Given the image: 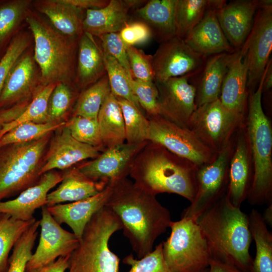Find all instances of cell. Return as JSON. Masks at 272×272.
Returning a JSON list of instances; mask_svg holds the SVG:
<instances>
[{
  "label": "cell",
  "mask_w": 272,
  "mask_h": 272,
  "mask_svg": "<svg viewBox=\"0 0 272 272\" xmlns=\"http://www.w3.org/2000/svg\"><path fill=\"white\" fill-rule=\"evenodd\" d=\"M248 63L240 50L229 64L224 78L219 99L230 112L245 117L247 111L248 92L247 88Z\"/></svg>",
  "instance_id": "25"
},
{
  "label": "cell",
  "mask_w": 272,
  "mask_h": 272,
  "mask_svg": "<svg viewBox=\"0 0 272 272\" xmlns=\"http://www.w3.org/2000/svg\"><path fill=\"white\" fill-rule=\"evenodd\" d=\"M2 126H3V124L1 122H0V131L2 130Z\"/></svg>",
  "instance_id": "56"
},
{
  "label": "cell",
  "mask_w": 272,
  "mask_h": 272,
  "mask_svg": "<svg viewBox=\"0 0 272 272\" xmlns=\"http://www.w3.org/2000/svg\"><path fill=\"white\" fill-rule=\"evenodd\" d=\"M236 133L211 162L198 167L196 195L190 205L184 210L181 217L197 221L205 211L227 194L229 163L234 148Z\"/></svg>",
  "instance_id": "9"
},
{
  "label": "cell",
  "mask_w": 272,
  "mask_h": 272,
  "mask_svg": "<svg viewBox=\"0 0 272 272\" xmlns=\"http://www.w3.org/2000/svg\"><path fill=\"white\" fill-rule=\"evenodd\" d=\"M126 51L132 78L144 82H154L152 55L132 46H126Z\"/></svg>",
  "instance_id": "47"
},
{
  "label": "cell",
  "mask_w": 272,
  "mask_h": 272,
  "mask_svg": "<svg viewBox=\"0 0 272 272\" xmlns=\"http://www.w3.org/2000/svg\"><path fill=\"white\" fill-rule=\"evenodd\" d=\"M66 1L85 11L103 8L109 3V1L107 0H66Z\"/></svg>",
  "instance_id": "51"
},
{
  "label": "cell",
  "mask_w": 272,
  "mask_h": 272,
  "mask_svg": "<svg viewBox=\"0 0 272 272\" xmlns=\"http://www.w3.org/2000/svg\"><path fill=\"white\" fill-rule=\"evenodd\" d=\"M110 92L108 79L106 74L98 81L83 90L79 95L74 116L97 119L101 106Z\"/></svg>",
  "instance_id": "35"
},
{
  "label": "cell",
  "mask_w": 272,
  "mask_h": 272,
  "mask_svg": "<svg viewBox=\"0 0 272 272\" xmlns=\"http://www.w3.org/2000/svg\"><path fill=\"white\" fill-rule=\"evenodd\" d=\"M148 142H125L106 149L95 158L75 168L81 174L104 187L113 185L129 175L135 157Z\"/></svg>",
  "instance_id": "13"
},
{
  "label": "cell",
  "mask_w": 272,
  "mask_h": 272,
  "mask_svg": "<svg viewBox=\"0 0 272 272\" xmlns=\"http://www.w3.org/2000/svg\"><path fill=\"white\" fill-rule=\"evenodd\" d=\"M40 221H36L23 233L14 246L6 272H26L32 255V249L38 235Z\"/></svg>",
  "instance_id": "41"
},
{
  "label": "cell",
  "mask_w": 272,
  "mask_h": 272,
  "mask_svg": "<svg viewBox=\"0 0 272 272\" xmlns=\"http://www.w3.org/2000/svg\"><path fill=\"white\" fill-rule=\"evenodd\" d=\"M56 84L51 83L42 86L22 112L11 121L3 124L0 131V139L6 132L20 124L27 122L37 123L48 122L49 99Z\"/></svg>",
  "instance_id": "34"
},
{
  "label": "cell",
  "mask_w": 272,
  "mask_h": 272,
  "mask_svg": "<svg viewBox=\"0 0 272 272\" xmlns=\"http://www.w3.org/2000/svg\"><path fill=\"white\" fill-rule=\"evenodd\" d=\"M30 35L19 31L12 39L0 58V94L11 69L20 56L30 47Z\"/></svg>",
  "instance_id": "44"
},
{
  "label": "cell",
  "mask_w": 272,
  "mask_h": 272,
  "mask_svg": "<svg viewBox=\"0 0 272 272\" xmlns=\"http://www.w3.org/2000/svg\"><path fill=\"white\" fill-rule=\"evenodd\" d=\"M248 219L256 246V255L250 272H272V234L262 215L256 210L251 211Z\"/></svg>",
  "instance_id": "33"
},
{
  "label": "cell",
  "mask_w": 272,
  "mask_h": 272,
  "mask_svg": "<svg viewBox=\"0 0 272 272\" xmlns=\"http://www.w3.org/2000/svg\"><path fill=\"white\" fill-rule=\"evenodd\" d=\"M60 183L55 190L48 193L46 207L86 199L98 194L106 187L88 179L75 167L63 174Z\"/></svg>",
  "instance_id": "30"
},
{
  "label": "cell",
  "mask_w": 272,
  "mask_h": 272,
  "mask_svg": "<svg viewBox=\"0 0 272 272\" xmlns=\"http://www.w3.org/2000/svg\"><path fill=\"white\" fill-rule=\"evenodd\" d=\"M177 0H151L138 8L140 21L150 28L152 36L160 43L176 36Z\"/></svg>",
  "instance_id": "29"
},
{
  "label": "cell",
  "mask_w": 272,
  "mask_h": 272,
  "mask_svg": "<svg viewBox=\"0 0 272 272\" xmlns=\"http://www.w3.org/2000/svg\"><path fill=\"white\" fill-rule=\"evenodd\" d=\"M209 267H208V268H206V269H205L202 270V271H200V272H209Z\"/></svg>",
  "instance_id": "55"
},
{
  "label": "cell",
  "mask_w": 272,
  "mask_h": 272,
  "mask_svg": "<svg viewBox=\"0 0 272 272\" xmlns=\"http://www.w3.org/2000/svg\"><path fill=\"white\" fill-rule=\"evenodd\" d=\"M245 118L228 111L219 98L198 106L189 119L187 128L217 153L235 134Z\"/></svg>",
  "instance_id": "11"
},
{
  "label": "cell",
  "mask_w": 272,
  "mask_h": 272,
  "mask_svg": "<svg viewBox=\"0 0 272 272\" xmlns=\"http://www.w3.org/2000/svg\"><path fill=\"white\" fill-rule=\"evenodd\" d=\"M264 70L258 87L248 92L245 125L253 166V178L247 198L252 205L272 203V128L261 102Z\"/></svg>",
  "instance_id": "4"
},
{
  "label": "cell",
  "mask_w": 272,
  "mask_h": 272,
  "mask_svg": "<svg viewBox=\"0 0 272 272\" xmlns=\"http://www.w3.org/2000/svg\"><path fill=\"white\" fill-rule=\"evenodd\" d=\"M51 133L0 147V201L20 193L39 180Z\"/></svg>",
  "instance_id": "7"
},
{
  "label": "cell",
  "mask_w": 272,
  "mask_h": 272,
  "mask_svg": "<svg viewBox=\"0 0 272 272\" xmlns=\"http://www.w3.org/2000/svg\"><path fill=\"white\" fill-rule=\"evenodd\" d=\"M264 1L240 0L227 4L216 10L221 29L235 49L241 48L251 29L257 10Z\"/></svg>",
  "instance_id": "20"
},
{
  "label": "cell",
  "mask_w": 272,
  "mask_h": 272,
  "mask_svg": "<svg viewBox=\"0 0 272 272\" xmlns=\"http://www.w3.org/2000/svg\"><path fill=\"white\" fill-rule=\"evenodd\" d=\"M122 230L117 217L105 206L87 224L78 246L69 257V272H119L120 259L109 241Z\"/></svg>",
  "instance_id": "6"
},
{
  "label": "cell",
  "mask_w": 272,
  "mask_h": 272,
  "mask_svg": "<svg viewBox=\"0 0 272 272\" xmlns=\"http://www.w3.org/2000/svg\"><path fill=\"white\" fill-rule=\"evenodd\" d=\"M103 55L111 93L117 97L129 101L141 109L131 85V80L133 78L113 57L103 51Z\"/></svg>",
  "instance_id": "39"
},
{
  "label": "cell",
  "mask_w": 272,
  "mask_h": 272,
  "mask_svg": "<svg viewBox=\"0 0 272 272\" xmlns=\"http://www.w3.org/2000/svg\"><path fill=\"white\" fill-rule=\"evenodd\" d=\"M171 233L162 242L165 263L171 272H200L212 259L205 237L196 221L181 217L171 221Z\"/></svg>",
  "instance_id": "8"
},
{
  "label": "cell",
  "mask_w": 272,
  "mask_h": 272,
  "mask_svg": "<svg viewBox=\"0 0 272 272\" xmlns=\"http://www.w3.org/2000/svg\"><path fill=\"white\" fill-rule=\"evenodd\" d=\"M25 22L33 37V57L40 71L42 85L75 83L79 39L61 33L31 10Z\"/></svg>",
  "instance_id": "5"
},
{
  "label": "cell",
  "mask_w": 272,
  "mask_h": 272,
  "mask_svg": "<svg viewBox=\"0 0 272 272\" xmlns=\"http://www.w3.org/2000/svg\"><path fill=\"white\" fill-rule=\"evenodd\" d=\"M65 125L72 136L78 141L105 150L101 138L97 119L73 116Z\"/></svg>",
  "instance_id": "43"
},
{
  "label": "cell",
  "mask_w": 272,
  "mask_h": 272,
  "mask_svg": "<svg viewBox=\"0 0 272 272\" xmlns=\"http://www.w3.org/2000/svg\"><path fill=\"white\" fill-rule=\"evenodd\" d=\"M106 74L100 44L95 37L84 32L78 41L75 80L76 86L83 90Z\"/></svg>",
  "instance_id": "27"
},
{
  "label": "cell",
  "mask_w": 272,
  "mask_h": 272,
  "mask_svg": "<svg viewBox=\"0 0 272 272\" xmlns=\"http://www.w3.org/2000/svg\"><path fill=\"white\" fill-rule=\"evenodd\" d=\"M207 56L191 49L184 40L175 36L160 43L152 55L154 82L198 73Z\"/></svg>",
  "instance_id": "14"
},
{
  "label": "cell",
  "mask_w": 272,
  "mask_h": 272,
  "mask_svg": "<svg viewBox=\"0 0 272 272\" xmlns=\"http://www.w3.org/2000/svg\"><path fill=\"white\" fill-rule=\"evenodd\" d=\"M238 52L239 49H237L232 52L220 53L206 58L202 67L198 73L200 76L195 86L197 107L219 98L228 66Z\"/></svg>",
  "instance_id": "28"
},
{
  "label": "cell",
  "mask_w": 272,
  "mask_h": 272,
  "mask_svg": "<svg viewBox=\"0 0 272 272\" xmlns=\"http://www.w3.org/2000/svg\"><path fill=\"white\" fill-rule=\"evenodd\" d=\"M120 106L125 127V142L137 144L148 141L150 121L141 109L129 101L116 97Z\"/></svg>",
  "instance_id": "36"
},
{
  "label": "cell",
  "mask_w": 272,
  "mask_h": 272,
  "mask_svg": "<svg viewBox=\"0 0 272 272\" xmlns=\"http://www.w3.org/2000/svg\"><path fill=\"white\" fill-rule=\"evenodd\" d=\"M271 63V59H270L266 66V72L262 84V92L269 90L272 86Z\"/></svg>",
  "instance_id": "53"
},
{
  "label": "cell",
  "mask_w": 272,
  "mask_h": 272,
  "mask_svg": "<svg viewBox=\"0 0 272 272\" xmlns=\"http://www.w3.org/2000/svg\"><path fill=\"white\" fill-rule=\"evenodd\" d=\"M187 75L154 82L159 93L160 115L187 128L189 119L197 108L196 88Z\"/></svg>",
  "instance_id": "17"
},
{
  "label": "cell",
  "mask_w": 272,
  "mask_h": 272,
  "mask_svg": "<svg viewBox=\"0 0 272 272\" xmlns=\"http://www.w3.org/2000/svg\"><path fill=\"white\" fill-rule=\"evenodd\" d=\"M225 1L212 0L202 19L183 39L194 51L205 56L236 50L231 46L219 23L217 9Z\"/></svg>",
  "instance_id": "22"
},
{
  "label": "cell",
  "mask_w": 272,
  "mask_h": 272,
  "mask_svg": "<svg viewBox=\"0 0 272 272\" xmlns=\"http://www.w3.org/2000/svg\"><path fill=\"white\" fill-rule=\"evenodd\" d=\"M42 86L39 69L29 48L8 74L0 94V110L27 106Z\"/></svg>",
  "instance_id": "16"
},
{
  "label": "cell",
  "mask_w": 272,
  "mask_h": 272,
  "mask_svg": "<svg viewBox=\"0 0 272 272\" xmlns=\"http://www.w3.org/2000/svg\"><path fill=\"white\" fill-rule=\"evenodd\" d=\"M131 85L140 106L146 111L148 116L160 115L159 93L155 82L132 79Z\"/></svg>",
  "instance_id": "46"
},
{
  "label": "cell",
  "mask_w": 272,
  "mask_h": 272,
  "mask_svg": "<svg viewBox=\"0 0 272 272\" xmlns=\"http://www.w3.org/2000/svg\"><path fill=\"white\" fill-rule=\"evenodd\" d=\"M63 177V174L55 170L43 174L35 184L23 190L17 197L1 201L0 214L25 221L34 219L35 211L46 206L49 191L59 183Z\"/></svg>",
  "instance_id": "21"
},
{
  "label": "cell",
  "mask_w": 272,
  "mask_h": 272,
  "mask_svg": "<svg viewBox=\"0 0 272 272\" xmlns=\"http://www.w3.org/2000/svg\"><path fill=\"white\" fill-rule=\"evenodd\" d=\"M140 1L110 0L103 8L86 10L83 23L84 32L95 37L119 33L129 22V10Z\"/></svg>",
  "instance_id": "24"
},
{
  "label": "cell",
  "mask_w": 272,
  "mask_h": 272,
  "mask_svg": "<svg viewBox=\"0 0 272 272\" xmlns=\"http://www.w3.org/2000/svg\"><path fill=\"white\" fill-rule=\"evenodd\" d=\"M32 6L31 0L0 1V56L13 38L20 31Z\"/></svg>",
  "instance_id": "32"
},
{
  "label": "cell",
  "mask_w": 272,
  "mask_h": 272,
  "mask_svg": "<svg viewBox=\"0 0 272 272\" xmlns=\"http://www.w3.org/2000/svg\"><path fill=\"white\" fill-rule=\"evenodd\" d=\"M198 167L162 146L148 141L135 157L129 176L137 187L149 194L175 193L191 203L196 193Z\"/></svg>",
  "instance_id": "3"
},
{
  "label": "cell",
  "mask_w": 272,
  "mask_h": 272,
  "mask_svg": "<svg viewBox=\"0 0 272 272\" xmlns=\"http://www.w3.org/2000/svg\"><path fill=\"white\" fill-rule=\"evenodd\" d=\"M212 0H177L176 36L184 39L202 19Z\"/></svg>",
  "instance_id": "38"
},
{
  "label": "cell",
  "mask_w": 272,
  "mask_h": 272,
  "mask_svg": "<svg viewBox=\"0 0 272 272\" xmlns=\"http://www.w3.org/2000/svg\"><path fill=\"white\" fill-rule=\"evenodd\" d=\"M57 131L46 152L41 175L56 169H69L84 160L95 158L103 151L75 139L65 124Z\"/></svg>",
  "instance_id": "19"
},
{
  "label": "cell",
  "mask_w": 272,
  "mask_h": 272,
  "mask_svg": "<svg viewBox=\"0 0 272 272\" xmlns=\"http://www.w3.org/2000/svg\"><path fill=\"white\" fill-rule=\"evenodd\" d=\"M36 220L35 218L26 221L19 220L6 214H0V272L7 271L11 250Z\"/></svg>",
  "instance_id": "37"
},
{
  "label": "cell",
  "mask_w": 272,
  "mask_h": 272,
  "mask_svg": "<svg viewBox=\"0 0 272 272\" xmlns=\"http://www.w3.org/2000/svg\"><path fill=\"white\" fill-rule=\"evenodd\" d=\"M253 178V162L244 120L236 131L229 163L227 196L232 205L240 208L247 199Z\"/></svg>",
  "instance_id": "18"
},
{
  "label": "cell",
  "mask_w": 272,
  "mask_h": 272,
  "mask_svg": "<svg viewBox=\"0 0 272 272\" xmlns=\"http://www.w3.org/2000/svg\"><path fill=\"white\" fill-rule=\"evenodd\" d=\"M209 272H242L236 267L211 259L209 266Z\"/></svg>",
  "instance_id": "52"
},
{
  "label": "cell",
  "mask_w": 272,
  "mask_h": 272,
  "mask_svg": "<svg viewBox=\"0 0 272 272\" xmlns=\"http://www.w3.org/2000/svg\"><path fill=\"white\" fill-rule=\"evenodd\" d=\"M112 189V185H108L98 194L87 198L46 207L58 224H67L80 239L93 216L105 206Z\"/></svg>",
  "instance_id": "23"
},
{
  "label": "cell",
  "mask_w": 272,
  "mask_h": 272,
  "mask_svg": "<svg viewBox=\"0 0 272 272\" xmlns=\"http://www.w3.org/2000/svg\"><path fill=\"white\" fill-rule=\"evenodd\" d=\"M100 46L105 53L115 59L132 77L126 51V45L118 33H107L98 37Z\"/></svg>",
  "instance_id": "48"
},
{
  "label": "cell",
  "mask_w": 272,
  "mask_h": 272,
  "mask_svg": "<svg viewBox=\"0 0 272 272\" xmlns=\"http://www.w3.org/2000/svg\"><path fill=\"white\" fill-rule=\"evenodd\" d=\"M148 141L158 144L171 153L199 167L211 162L217 154L188 128L160 115L148 116Z\"/></svg>",
  "instance_id": "10"
},
{
  "label": "cell",
  "mask_w": 272,
  "mask_h": 272,
  "mask_svg": "<svg viewBox=\"0 0 272 272\" xmlns=\"http://www.w3.org/2000/svg\"><path fill=\"white\" fill-rule=\"evenodd\" d=\"M79 90L75 83L56 84L49 99L48 122L62 121L61 119L70 108Z\"/></svg>",
  "instance_id": "42"
},
{
  "label": "cell",
  "mask_w": 272,
  "mask_h": 272,
  "mask_svg": "<svg viewBox=\"0 0 272 272\" xmlns=\"http://www.w3.org/2000/svg\"><path fill=\"white\" fill-rule=\"evenodd\" d=\"M272 50V2L264 0L257 10L249 34L239 49L248 63V92L256 90V86L269 60Z\"/></svg>",
  "instance_id": "12"
},
{
  "label": "cell",
  "mask_w": 272,
  "mask_h": 272,
  "mask_svg": "<svg viewBox=\"0 0 272 272\" xmlns=\"http://www.w3.org/2000/svg\"><path fill=\"white\" fill-rule=\"evenodd\" d=\"M262 218L266 224L269 226L272 225V203L268 205L265 209Z\"/></svg>",
  "instance_id": "54"
},
{
  "label": "cell",
  "mask_w": 272,
  "mask_h": 272,
  "mask_svg": "<svg viewBox=\"0 0 272 272\" xmlns=\"http://www.w3.org/2000/svg\"><path fill=\"white\" fill-rule=\"evenodd\" d=\"M70 256L60 257L47 265L37 269L26 272H65V270L69 268Z\"/></svg>",
  "instance_id": "50"
},
{
  "label": "cell",
  "mask_w": 272,
  "mask_h": 272,
  "mask_svg": "<svg viewBox=\"0 0 272 272\" xmlns=\"http://www.w3.org/2000/svg\"><path fill=\"white\" fill-rule=\"evenodd\" d=\"M32 6L45 16L50 24L63 35L79 39L83 34L85 10L66 0H37L32 1Z\"/></svg>",
  "instance_id": "26"
},
{
  "label": "cell",
  "mask_w": 272,
  "mask_h": 272,
  "mask_svg": "<svg viewBox=\"0 0 272 272\" xmlns=\"http://www.w3.org/2000/svg\"><path fill=\"white\" fill-rule=\"evenodd\" d=\"M122 262L130 266L128 272H171L163 258L162 243L139 259L130 254L123 258Z\"/></svg>",
  "instance_id": "45"
},
{
  "label": "cell",
  "mask_w": 272,
  "mask_h": 272,
  "mask_svg": "<svg viewBox=\"0 0 272 272\" xmlns=\"http://www.w3.org/2000/svg\"><path fill=\"white\" fill-rule=\"evenodd\" d=\"M118 33L126 46H132L144 43L152 36L150 28L141 21L129 22Z\"/></svg>",
  "instance_id": "49"
},
{
  "label": "cell",
  "mask_w": 272,
  "mask_h": 272,
  "mask_svg": "<svg viewBox=\"0 0 272 272\" xmlns=\"http://www.w3.org/2000/svg\"><path fill=\"white\" fill-rule=\"evenodd\" d=\"M39 244L28 261L26 271L47 265L60 257L70 256L77 247L79 239L62 228L49 212L46 206L41 208Z\"/></svg>",
  "instance_id": "15"
},
{
  "label": "cell",
  "mask_w": 272,
  "mask_h": 272,
  "mask_svg": "<svg viewBox=\"0 0 272 272\" xmlns=\"http://www.w3.org/2000/svg\"><path fill=\"white\" fill-rule=\"evenodd\" d=\"M97 121L105 150L125 143L121 109L117 98L111 92L101 106Z\"/></svg>",
  "instance_id": "31"
},
{
  "label": "cell",
  "mask_w": 272,
  "mask_h": 272,
  "mask_svg": "<svg viewBox=\"0 0 272 272\" xmlns=\"http://www.w3.org/2000/svg\"><path fill=\"white\" fill-rule=\"evenodd\" d=\"M212 259L250 272L249 252L252 237L248 216L230 202L227 194L196 221Z\"/></svg>",
  "instance_id": "2"
},
{
  "label": "cell",
  "mask_w": 272,
  "mask_h": 272,
  "mask_svg": "<svg viewBox=\"0 0 272 272\" xmlns=\"http://www.w3.org/2000/svg\"><path fill=\"white\" fill-rule=\"evenodd\" d=\"M105 207L118 219L123 235L139 258L153 250L155 240L172 221L169 211L156 196L140 189L127 178L112 185Z\"/></svg>",
  "instance_id": "1"
},
{
  "label": "cell",
  "mask_w": 272,
  "mask_h": 272,
  "mask_svg": "<svg viewBox=\"0 0 272 272\" xmlns=\"http://www.w3.org/2000/svg\"><path fill=\"white\" fill-rule=\"evenodd\" d=\"M65 123V121H62L59 122L44 123L27 122L20 124L2 137L0 139V147L9 144L28 142L39 139L57 130Z\"/></svg>",
  "instance_id": "40"
}]
</instances>
